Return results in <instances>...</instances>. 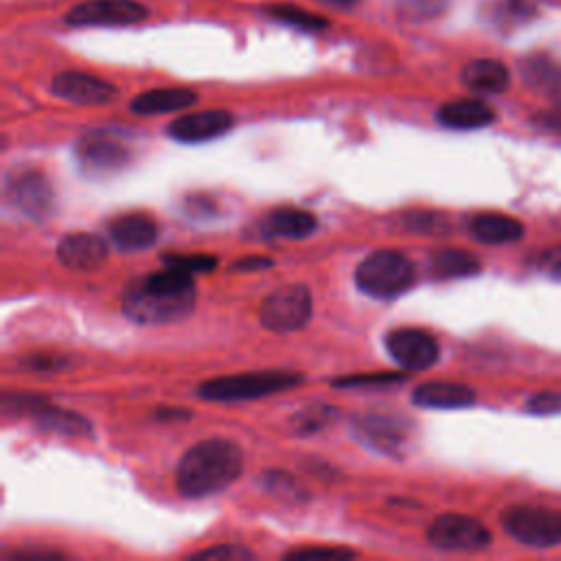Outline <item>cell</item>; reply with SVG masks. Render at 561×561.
Here are the masks:
<instances>
[{"mask_svg": "<svg viewBox=\"0 0 561 561\" xmlns=\"http://www.w3.org/2000/svg\"><path fill=\"white\" fill-rule=\"evenodd\" d=\"M401 224L405 226V230L421 234H443L449 228L445 215L434 210H410L401 217Z\"/></svg>", "mask_w": 561, "mask_h": 561, "instance_id": "83f0119b", "label": "cell"}, {"mask_svg": "<svg viewBox=\"0 0 561 561\" xmlns=\"http://www.w3.org/2000/svg\"><path fill=\"white\" fill-rule=\"evenodd\" d=\"M462 83L480 94H500L511 83L508 68L497 59H473L460 72Z\"/></svg>", "mask_w": 561, "mask_h": 561, "instance_id": "7402d4cb", "label": "cell"}, {"mask_svg": "<svg viewBox=\"0 0 561 561\" xmlns=\"http://www.w3.org/2000/svg\"><path fill=\"white\" fill-rule=\"evenodd\" d=\"M403 373H375V375H348L331 379L333 388H364V386H386V383H399L403 381Z\"/></svg>", "mask_w": 561, "mask_h": 561, "instance_id": "4dcf8cb0", "label": "cell"}, {"mask_svg": "<svg viewBox=\"0 0 561 561\" xmlns=\"http://www.w3.org/2000/svg\"><path fill=\"white\" fill-rule=\"evenodd\" d=\"M430 272L436 278H460L480 272V261L467 250L445 248L430 256Z\"/></svg>", "mask_w": 561, "mask_h": 561, "instance_id": "cb8c5ba5", "label": "cell"}, {"mask_svg": "<svg viewBox=\"0 0 561 561\" xmlns=\"http://www.w3.org/2000/svg\"><path fill=\"white\" fill-rule=\"evenodd\" d=\"M388 355L408 370H425L436 364L440 351L438 342L423 329L399 327L386 333L383 337Z\"/></svg>", "mask_w": 561, "mask_h": 561, "instance_id": "30bf717a", "label": "cell"}, {"mask_svg": "<svg viewBox=\"0 0 561 561\" xmlns=\"http://www.w3.org/2000/svg\"><path fill=\"white\" fill-rule=\"evenodd\" d=\"M412 401L430 410H456L469 408L476 401V392L456 381H425L412 390Z\"/></svg>", "mask_w": 561, "mask_h": 561, "instance_id": "e0dca14e", "label": "cell"}, {"mask_svg": "<svg viewBox=\"0 0 561 561\" xmlns=\"http://www.w3.org/2000/svg\"><path fill=\"white\" fill-rule=\"evenodd\" d=\"M436 121L449 129H478L495 121V112L480 99H458L438 107Z\"/></svg>", "mask_w": 561, "mask_h": 561, "instance_id": "d6986e66", "label": "cell"}, {"mask_svg": "<svg viewBox=\"0 0 561 561\" xmlns=\"http://www.w3.org/2000/svg\"><path fill=\"white\" fill-rule=\"evenodd\" d=\"M337 416V410L327 405V403H311L307 408H302L300 412H296L289 421L294 434H313L320 432L322 427H327L329 423H333V419Z\"/></svg>", "mask_w": 561, "mask_h": 561, "instance_id": "484cf974", "label": "cell"}, {"mask_svg": "<svg viewBox=\"0 0 561 561\" xmlns=\"http://www.w3.org/2000/svg\"><path fill=\"white\" fill-rule=\"evenodd\" d=\"M232 123L234 118L226 110H204L178 116L169 123L167 134L178 142H206L226 134Z\"/></svg>", "mask_w": 561, "mask_h": 561, "instance_id": "5bb4252c", "label": "cell"}, {"mask_svg": "<svg viewBox=\"0 0 561 561\" xmlns=\"http://www.w3.org/2000/svg\"><path fill=\"white\" fill-rule=\"evenodd\" d=\"M243 469V449L230 438H204L178 462L175 489L182 497L199 500L228 489Z\"/></svg>", "mask_w": 561, "mask_h": 561, "instance_id": "7a4b0ae2", "label": "cell"}, {"mask_svg": "<svg viewBox=\"0 0 561 561\" xmlns=\"http://www.w3.org/2000/svg\"><path fill=\"white\" fill-rule=\"evenodd\" d=\"M504 530L519 543L550 548L561 541V513L546 506H511L502 513Z\"/></svg>", "mask_w": 561, "mask_h": 561, "instance_id": "52a82bcc", "label": "cell"}, {"mask_svg": "<svg viewBox=\"0 0 561 561\" xmlns=\"http://www.w3.org/2000/svg\"><path fill=\"white\" fill-rule=\"evenodd\" d=\"M355 557V550L342 548V546H309V548H296L285 552V559H351Z\"/></svg>", "mask_w": 561, "mask_h": 561, "instance_id": "1f68e13d", "label": "cell"}, {"mask_svg": "<svg viewBox=\"0 0 561 561\" xmlns=\"http://www.w3.org/2000/svg\"><path fill=\"white\" fill-rule=\"evenodd\" d=\"M318 228V219L302 210V208H274L265 221L263 230L270 237H280V239H307L313 234Z\"/></svg>", "mask_w": 561, "mask_h": 561, "instance_id": "603a6c76", "label": "cell"}, {"mask_svg": "<svg viewBox=\"0 0 561 561\" xmlns=\"http://www.w3.org/2000/svg\"><path fill=\"white\" fill-rule=\"evenodd\" d=\"M528 412L557 414L561 412V392H539L528 401Z\"/></svg>", "mask_w": 561, "mask_h": 561, "instance_id": "e575fe53", "label": "cell"}, {"mask_svg": "<svg viewBox=\"0 0 561 561\" xmlns=\"http://www.w3.org/2000/svg\"><path fill=\"white\" fill-rule=\"evenodd\" d=\"M254 554L239 546V543H219L215 548H206L199 552H193L191 559H208V561H217V559H226V561H237V559H252Z\"/></svg>", "mask_w": 561, "mask_h": 561, "instance_id": "d6a6232c", "label": "cell"}, {"mask_svg": "<svg viewBox=\"0 0 561 561\" xmlns=\"http://www.w3.org/2000/svg\"><path fill=\"white\" fill-rule=\"evenodd\" d=\"M7 199L28 219L42 221L55 208V193L50 182L39 171H22L7 184Z\"/></svg>", "mask_w": 561, "mask_h": 561, "instance_id": "8fae6325", "label": "cell"}, {"mask_svg": "<svg viewBox=\"0 0 561 561\" xmlns=\"http://www.w3.org/2000/svg\"><path fill=\"white\" fill-rule=\"evenodd\" d=\"M66 364H68V362H66L64 357H59V355H46V353H35V355H28L26 359L20 362L22 368L35 370V373H39V370H59V368H64Z\"/></svg>", "mask_w": 561, "mask_h": 561, "instance_id": "836d02e7", "label": "cell"}, {"mask_svg": "<svg viewBox=\"0 0 561 561\" xmlns=\"http://www.w3.org/2000/svg\"><path fill=\"white\" fill-rule=\"evenodd\" d=\"M320 2L335 9H353L355 4H359V0H320Z\"/></svg>", "mask_w": 561, "mask_h": 561, "instance_id": "f35d334b", "label": "cell"}, {"mask_svg": "<svg viewBox=\"0 0 561 561\" xmlns=\"http://www.w3.org/2000/svg\"><path fill=\"white\" fill-rule=\"evenodd\" d=\"M447 0H397L399 15L410 22H423L432 20L438 13H443Z\"/></svg>", "mask_w": 561, "mask_h": 561, "instance_id": "f1b7e54d", "label": "cell"}, {"mask_svg": "<svg viewBox=\"0 0 561 561\" xmlns=\"http://www.w3.org/2000/svg\"><path fill=\"white\" fill-rule=\"evenodd\" d=\"M539 265L552 274V276H561V250H548L541 259H539Z\"/></svg>", "mask_w": 561, "mask_h": 561, "instance_id": "8d00e7d4", "label": "cell"}, {"mask_svg": "<svg viewBox=\"0 0 561 561\" xmlns=\"http://www.w3.org/2000/svg\"><path fill=\"white\" fill-rule=\"evenodd\" d=\"M261 486L267 493H272L274 497L283 500V502H302V500H307V489L289 471H278V469L263 471Z\"/></svg>", "mask_w": 561, "mask_h": 561, "instance_id": "d4e9b609", "label": "cell"}, {"mask_svg": "<svg viewBox=\"0 0 561 561\" xmlns=\"http://www.w3.org/2000/svg\"><path fill=\"white\" fill-rule=\"evenodd\" d=\"M302 381V375L287 370H259L243 375H224L199 383L197 392L206 401L217 403H234L261 399L274 392H285L296 388Z\"/></svg>", "mask_w": 561, "mask_h": 561, "instance_id": "3957f363", "label": "cell"}, {"mask_svg": "<svg viewBox=\"0 0 561 561\" xmlns=\"http://www.w3.org/2000/svg\"><path fill=\"white\" fill-rule=\"evenodd\" d=\"M272 267V259L261 256V254H252V256H241L237 259L230 270L232 272H259V270H267Z\"/></svg>", "mask_w": 561, "mask_h": 561, "instance_id": "d590c367", "label": "cell"}, {"mask_svg": "<svg viewBox=\"0 0 561 561\" xmlns=\"http://www.w3.org/2000/svg\"><path fill=\"white\" fill-rule=\"evenodd\" d=\"M414 283V265L397 250H375L355 270V285L370 298L388 300Z\"/></svg>", "mask_w": 561, "mask_h": 561, "instance_id": "277c9868", "label": "cell"}, {"mask_svg": "<svg viewBox=\"0 0 561 561\" xmlns=\"http://www.w3.org/2000/svg\"><path fill=\"white\" fill-rule=\"evenodd\" d=\"M75 158L85 175H112L129 162L131 153L123 142L105 134H90L79 140Z\"/></svg>", "mask_w": 561, "mask_h": 561, "instance_id": "7c38bea8", "label": "cell"}, {"mask_svg": "<svg viewBox=\"0 0 561 561\" xmlns=\"http://www.w3.org/2000/svg\"><path fill=\"white\" fill-rule=\"evenodd\" d=\"M469 232L480 243L502 245L522 239L524 224L500 213H478L469 219Z\"/></svg>", "mask_w": 561, "mask_h": 561, "instance_id": "ffe728a7", "label": "cell"}, {"mask_svg": "<svg viewBox=\"0 0 561 561\" xmlns=\"http://www.w3.org/2000/svg\"><path fill=\"white\" fill-rule=\"evenodd\" d=\"M311 309L309 287L302 283H287L263 298L259 322L272 333H291L309 322Z\"/></svg>", "mask_w": 561, "mask_h": 561, "instance_id": "5b68a950", "label": "cell"}, {"mask_svg": "<svg viewBox=\"0 0 561 561\" xmlns=\"http://www.w3.org/2000/svg\"><path fill=\"white\" fill-rule=\"evenodd\" d=\"M195 283L188 272L167 267L138 278L123 291V313L138 324H169L195 307Z\"/></svg>", "mask_w": 561, "mask_h": 561, "instance_id": "6da1fadb", "label": "cell"}, {"mask_svg": "<svg viewBox=\"0 0 561 561\" xmlns=\"http://www.w3.org/2000/svg\"><path fill=\"white\" fill-rule=\"evenodd\" d=\"M162 263L167 267H175L188 274L210 272L217 267V256L213 254H162Z\"/></svg>", "mask_w": 561, "mask_h": 561, "instance_id": "f546056e", "label": "cell"}, {"mask_svg": "<svg viewBox=\"0 0 561 561\" xmlns=\"http://www.w3.org/2000/svg\"><path fill=\"white\" fill-rule=\"evenodd\" d=\"M112 241L121 248V250H142L149 248L156 237H158V226L156 221L145 215V213H127V215H118L116 219L110 221L107 226Z\"/></svg>", "mask_w": 561, "mask_h": 561, "instance_id": "ac0fdd59", "label": "cell"}, {"mask_svg": "<svg viewBox=\"0 0 561 561\" xmlns=\"http://www.w3.org/2000/svg\"><path fill=\"white\" fill-rule=\"evenodd\" d=\"M191 416V412L186 410H178V408H160L156 412V419L162 423H171V421H186Z\"/></svg>", "mask_w": 561, "mask_h": 561, "instance_id": "74e56055", "label": "cell"}, {"mask_svg": "<svg viewBox=\"0 0 561 561\" xmlns=\"http://www.w3.org/2000/svg\"><path fill=\"white\" fill-rule=\"evenodd\" d=\"M7 412L28 414L42 430L64 434V436H92V423L66 408H59L37 394H4L2 399Z\"/></svg>", "mask_w": 561, "mask_h": 561, "instance_id": "8992f818", "label": "cell"}, {"mask_svg": "<svg viewBox=\"0 0 561 561\" xmlns=\"http://www.w3.org/2000/svg\"><path fill=\"white\" fill-rule=\"evenodd\" d=\"M197 101V94L188 88H153L147 92H140L131 99L129 110L134 114L153 116V114H167L175 110H184Z\"/></svg>", "mask_w": 561, "mask_h": 561, "instance_id": "44dd1931", "label": "cell"}, {"mask_svg": "<svg viewBox=\"0 0 561 561\" xmlns=\"http://www.w3.org/2000/svg\"><path fill=\"white\" fill-rule=\"evenodd\" d=\"M272 18L285 22V24H291L300 31H322L327 28V20L307 11V9H300V7H294V4H276V7H267L265 9Z\"/></svg>", "mask_w": 561, "mask_h": 561, "instance_id": "4316f807", "label": "cell"}, {"mask_svg": "<svg viewBox=\"0 0 561 561\" xmlns=\"http://www.w3.org/2000/svg\"><path fill=\"white\" fill-rule=\"evenodd\" d=\"M50 90L55 96L75 105H105L116 99V88L112 83L77 70L55 75Z\"/></svg>", "mask_w": 561, "mask_h": 561, "instance_id": "4fadbf2b", "label": "cell"}, {"mask_svg": "<svg viewBox=\"0 0 561 561\" xmlns=\"http://www.w3.org/2000/svg\"><path fill=\"white\" fill-rule=\"evenodd\" d=\"M359 436L383 454H399L410 436L408 419L394 414H366L357 421Z\"/></svg>", "mask_w": 561, "mask_h": 561, "instance_id": "9a60e30c", "label": "cell"}, {"mask_svg": "<svg viewBox=\"0 0 561 561\" xmlns=\"http://www.w3.org/2000/svg\"><path fill=\"white\" fill-rule=\"evenodd\" d=\"M427 539L438 550L473 552L491 543V533L476 517L460 515V513H445L430 524Z\"/></svg>", "mask_w": 561, "mask_h": 561, "instance_id": "ba28073f", "label": "cell"}, {"mask_svg": "<svg viewBox=\"0 0 561 561\" xmlns=\"http://www.w3.org/2000/svg\"><path fill=\"white\" fill-rule=\"evenodd\" d=\"M149 15L147 7L136 0H85L66 13L70 26H129Z\"/></svg>", "mask_w": 561, "mask_h": 561, "instance_id": "9c48e42d", "label": "cell"}, {"mask_svg": "<svg viewBox=\"0 0 561 561\" xmlns=\"http://www.w3.org/2000/svg\"><path fill=\"white\" fill-rule=\"evenodd\" d=\"M57 259L68 270L90 272L103 265L107 259V245L96 234L72 232L57 243Z\"/></svg>", "mask_w": 561, "mask_h": 561, "instance_id": "2e32d148", "label": "cell"}]
</instances>
